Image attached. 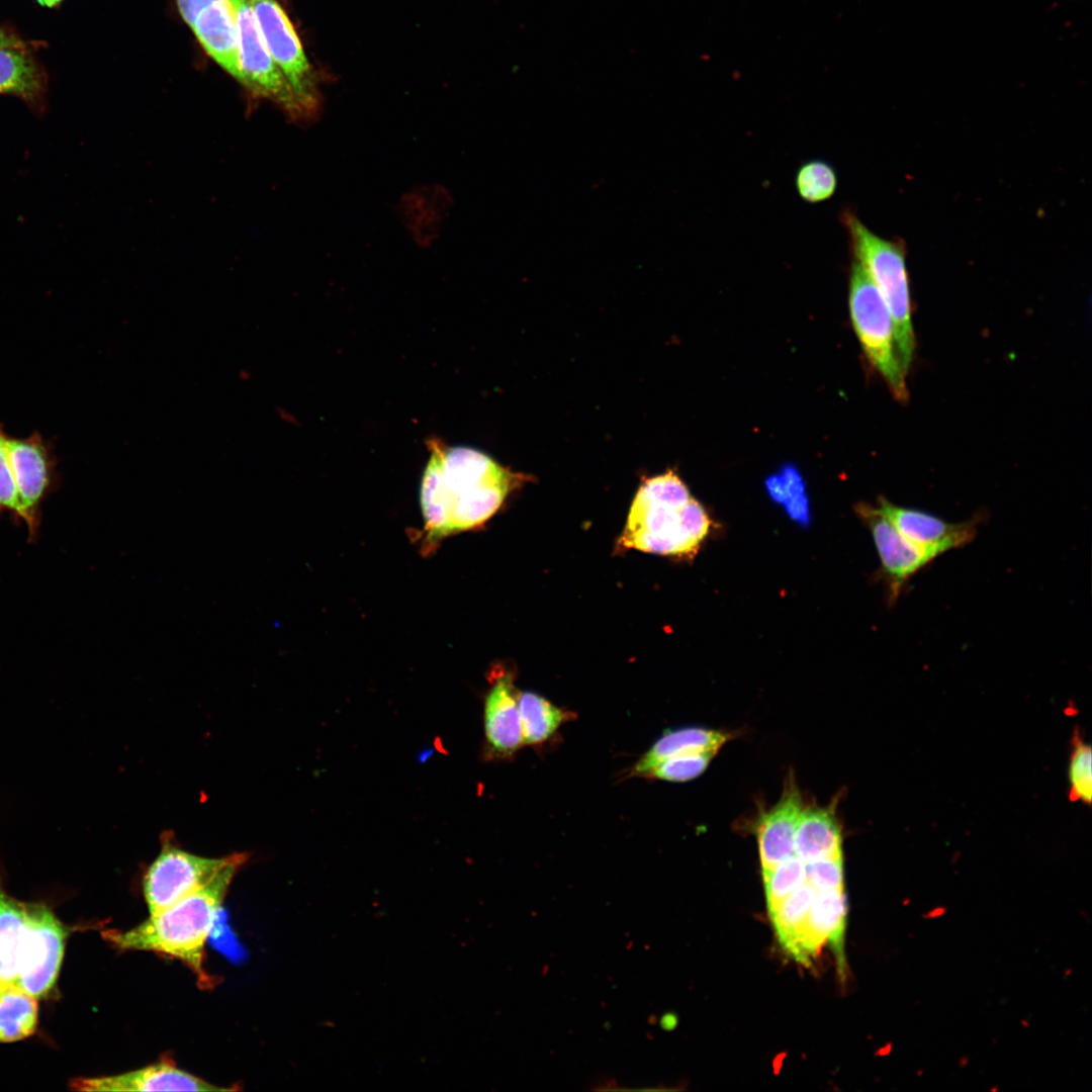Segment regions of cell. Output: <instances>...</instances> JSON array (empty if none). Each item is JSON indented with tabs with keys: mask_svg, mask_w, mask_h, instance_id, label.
Returning a JSON list of instances; mask_svg holds the SVG:
<instances>
[{
	"mask_svg": "<svg viewBox=\"0 0 1092 1092\" xmlns=\"http://www.w3.org/2000/svg\"><path fill=\"white\" fill-rule=\"evenodd\" d=\"M430 457L421 482L426 544L480 526L500 508L518 475L485 453L427 440Z\"/></svg>",
	"mask_w": 1092,
	"mask_h": 1092,
	"instance_id": "1",
	"label": "cell"
},
{
	"mask_svg": "<svg viewBox=\"0 0 1092 1092\" xmlns=\"http://www.w3.org/2000/svg\"><path fill=\"white\" fill-rule=\"evenodd\" d=\"M248 854L236 852L233 859L206 885L163 911L127 930L110 929L104 938L122 950L153 951L175 958L195 975L198 985H214L204 968L205 944L215 917L234 877L247 861Z\"/></svg>",
	"mask_w": 1092,
	"mask_h": 1092,
	"instance_id": "2",
	"label": "cell"
},
{
	"mask_svg": "<svg viewBox=\"0 0 1092 1092\" xmlns=\"http://www.w3.org/2000/svg\"><path fill=\"white\" fill-rule=\"evenodd\" d=\"M711 520L673 471L647 478L630 508L621 544L648 553L694 555Z\"/></svg>",
	"mask_w": 1092,
	"mask_h": 1092,
	"instance_id": "3",
	"label": "cell"
},
{
	"mask_svg": "<svg viewBox=\"0 0 1092 1092\" xmlns=\"http://www.w3.org/2000/svg\"><path fill=\"white\" fill-rule=\"evenodd\" d=\"M841 222L847 232L853 259L867 271L890 310L897 353L907 373L915 350V336L905 245L898 240L879 237L849 209L841 212Z\"/></svg>",
	"mask_w": 1092,
	"mask_h": 1092,
	"instance_id": "4",
	"label": "cell"
},
{
	"mask_svg": "<svg viewBox=\"0 0 1092 1092\" xmlns=\"http://www.w3.org/2000/svg\"><path fill=\"white\" fill-rule=\"evenodd\" d=\"M850 317L864 354L898 400H906V372L897 353L894 323L880 291L855 260L849 271Z\"/></svg>",
	"mask_w": 1092,
	"mask_h": 1092,
	"instance_id": "5",
	"label": "cell"
},
{
	"mask_svg": "<svg viewBox=\"0 0 1092 1092\" xmlns=\"http://www.w3.org/2000/svg\"><path fill=\"white\" fill-rule=\"evenodd\" d=\"M256 17L266 47L296 95L306 119L321 107L316 74L288 15L276 0H246Z\"/></svg>",
	"mask_w": 1092,
	"mask_h": 1092,
	"instance_id": "6",
	"label": "cell"
},
{
	"mask_svg": "<svg viewBox=\"0 0 1092 1092\" xmlns=\"http://www.w3.org/2000/svg\"><path fill=\"white\" fill-rule=\"evenodd\" d=\"M230 2L237 26L240 83L253 95L275 103L292 119L306 121L296 95L266 47L249 3L246 0Z\"/></svg>",
	"mask_w": 1092,
	"mask_h": 1092,
	"instance_id": "7",
	"label": "cell"
},
{
	"mask_svg": "<svg viewBox=\"0 0 1092 1092\" xmlns=\"http://www.w3.org/2000/svg\"><path fill=\"white\" fill-rule=\"evenodd\" d=\"M66 937L65 925L47 905L25 902L16 984L37 999L48 996L60 972Z\"/></svg>",
	"mask_w": 1092,
	"mask_h": 1092,
	"instance_id": "8",
	"label": "cell"
},
{
	"mask_svg": "<svg viewBox=\"0 0 1092 1092\" xmlns=\"http://www.w3.org/2000/svg\"><path fill=\"white\" fill-rule=\"evenodd\" d=\"M234 854L205 857L164 841L161 852L144 876L143 890L149 913H159L206 885Z\"/></svg>",
	"mask_w": 1092,
	"mask_h": 1092,
	"instance_id": "9",
	"label": "cell"
},
{
	"mask_svg": "<svg viewBox=\"0 0 1092 1092\" xmlns=\"http://www.w3.org/2000/svg\"><path fill=\"white\" fill-rule=\"evenodd\" d=\"M7 452L18 492L20 520L33 540L40 526L41 504L56 482V457L38 433L26 438L8 436Z\"/></svg>",
	"mask_w": 1092,
	"mask_h": 1092,
	"instance_id": "10",
	"label": "cell"
},
{
	"mask_svg": "<svg viewBox=\"0 0 1092 1092\" xmlns=\"http://www.w3.org/2000/svg\"><path fill=\"white\" fill-rule=\"evenodd\" d=\"M876 509L907 541L933 559L970 543L980 520L950 523L922 510L894 505L885 497L879 498Z\"/></svg>",
	"mask_w": 1092,
	"mask_h": 1092,
	"instance_id": "11",
	"label": "cell"
},
{
	"mask_svg": "<svg viewBox=\"0 0 1092 1092\" xmlns=\"http://www.w3.org/2000/svg\"><path fill=\"white\" fill-rule=\"evenodd\" d=\"M846 913L847 902L843 888L817 891L797 938L786 951L796 962L808 966L820 948L830 942L838 967L842 970Z\"/></svg>",
	"mask_w": 1092,
	"mask_h": 1092,
	"instance_id": "12",
	"label": "cell"
},
{
	"mask_svg": "<svg viewBox=\"0 0 1092 1092\" xmlns=\"http://www.w3.org/2000/svg\"><path fill=\"white\" fill-rule=\"evenodd\" d=\"M483 724L485 760L510 759L524 745L519 694L511 672L493 678L484 700Z\"/></svg>",
	"mask_w": 1092,
	"mask_h": 1092,
	"instance_id": "13",
	"label": "cell"
},
{
	"mask_svg": "<svg viewBox=\"0 0 1092 1092\" xmlns=\"http://www.w3.org/2000/svg\"><path fill=\"white\" fill-rule=\"evenodd\" d=\"M71 1088L81 1091H233L235 1087H218L193 1074L179 1069L171 1058H163L147 1067L118 1075L76 1078Z\"/></svg>",
	"mask_w": 1092,
	"mask_h": 1092,
	"instance_id": "14",
	"label": "cell"
},
{
	"mask_svg": "<svg viewBox=\"0 0 1092 1092\" xmlns=\"http://www.w3.org/2000/svg\"><path fill=\"white\" fill-rule=\"evenodd\" d=\"M856 511L872 533L890 600L895 601L909 578L933 558L907 541L876 508L859 504Z\"/></svg>",
	"mask_w": 1092,
	"mask_h": 1092,
	"instance_id": "15",
	"label": "cell"
},
{
	"mask_svg": "<svg viewBox=\"0 0 1092 1092\" xmlns=\"http://www.w3.org/2000/svg\"><path fill=\"white\" fill-rule=\"evenodd\" d=\"M802 810L800 792L791 783L780 801L759 818L756 835L762 871L771 870L795 853L794 840Z\"/></svg>",
	"mask_w": 1092,
	"mask_h": 1092,
	"instance_id": "16",
	"label": "cell"
},
{
	"mask_svg": "<svg viewBox=\"0 0 1092 1092\" xmlns=\"http://www.w3.org/2000/svg\"><path fill=\"white\" fill-rule=\"evenodd\" d=\"M189 27L208 56L241 82L237 26L230 0H214L202 7Z\"/></svg>",
	"mask_w": 1092,
	"mask_h": 1092,
	"instance_id": "17",
	"label": "cell"
},
{
	"mask_svg": "<svg viewBox=\"0 0 1092 1092\" xmlns=\"http://www.w3.org/2000/svg\"><path fill=\"white\" fill-rule=\"evenodd\" d=\"M730 735L702 727H685L664 732L631 768V776L646 777L659 762L680 754L718 750Z\"/></svg>",
	"mask_w": 1092,
	"mask_h": 1092,
	"instance_id": "18",
	"label": "cell"
},
{
	"mask_svg": "<svg viewBox=\"0 0 1092 1092\" xmlns=\"http://www.w3.org/2000/svg\"><path fill=\"white\" fill-rule=\"evenodd\" d=\"M794 852L805 862L842 855L841 830L833 809L802 810L795 834Z\"/></svg>",
	"mask_w": 1092,
	"mask_h": 1092,
	"instance_id": "19",
	"label": "cell"
},
{
	"mask_svg": "<svg viewBox=\"0 0 1092 1092\" xmlns=\"http://www.w3.org/2000/svg\"><path fill=\"white\" fill-rule=\"evenodd\" d=\"M46 90L44 75L21 42L0 46V93L38 102Z\"/></svg>",
	"mask_w": 1092,
	"mask_h": 1092,
	"instance_id": "20",
	"label": "cell"
},
{
	"mask_svg": "<svg viewBox=\"0 0 1092 1092\" xmlns=\"http://www.w3.org/2000/svg\"><path fill=\"white\" fill-rule=\"evenodd\" d=\"M3 874L0 860V986L17 982L18 958L25 925V902L6 892Z\"/></svg>",
	"mask_w": 1092,
	"mask_h": 1092,
	"instance_id": "21",
	"label": "cell"
},
{
	"mask_svg": "<svg viewBox=\"0 0 1092 1092\" xmlns=\"http://www.w3.org/2000/svg\"><path fill=\"white\" fill-rule=\"evenodd\" d=\"M519 712L523 743L532 746L547 742L564 723L574 718L572 712L532 692L519 694Z\"/></svg>",
	"mask_w": 1092,
	"mask_h": 1092,
	"instance_id": "22",
	"label": "cell"
},
{
	"mask_svg": "<svg viewBox=\"0 0 1092 1092\" xmlns=\"http://www.w3.org/2000/svg\"><path fill=\"white\" fill-rule=\"evenodd\" d=\"M37 1021V998L17 984L0 986V1042H13L32 1035Z\"/></svg>",
	"mask_w": 1092,
	"mask_h": 1092,
	"instance_id": "23",
	"label": "cell"
},
{
	"mask_svg": "<svg viewBox=\"0 0 1092 1092\" xmlns=\"http://www.w3.org/2000/svg\"><path fill=\"white\" fill-rule=\"evenodd\" d=\"M816 894L817 890L805 881L769 912L778 940L785 950L797 938Z\"/></svg>",
	"mask_w": 1092,
	"mask_h": 1092,
	"instance_id": "24",
	"label": "cell"
},
{
	"mask_svg": "<svg viewBox=\"0 0 1092 1092\" xmlns=\"http://www.w3.org/2000/svg\"><path fill=\"white\" fill-rule=\"evenodd\" d=\"M795 186L799 196L805 202H823L830 199L837 190V173L826 161L809 160L798 168Z\"/></svg>",
	"mask_w": 1092,
	"mask_h": 1092,
	"instance_id": "25",
	"label": "cell"
},
{
	"mask_svg": "<svg viewBox=\"0 0 1092 1092\" xmlns=\"http://www.w3.org/2000/svg\"><path fill=\"white\" fill-rule=\"evenodd\" d=\"M768 913L806 881L805 861L795 853L768 871H762Z\"/></svg>",
	"mask_w": 1092,
	"mask_h": 1092,
	"instance_id": "26",
	"label": "cell"
},
{
	"mask_svg": "<svg viewBox=\"0 0 1092 1092\" xmlns=\"http://www.w3.org/2000/svg\"><path fill=\"white\" fill-rule=\"evenodd\" d=\"M1072 754L1070 757V794L1072 801H1082L1089 805L1092 794V752L1091 747L1075 730L1072 740Z\"/></svg>",
	"mask_w": 1092,
	"mask_h": 1092,
	"instance_id": "27",
	"label": "cell"
},
{
	"mask_svg": "<svg viewBox=\"0 0 1092 1092\" xmlns=\"http://www.w3.org/2000/svg\"><path fill=\"white\" fill-rule=\"evenodd\" d=\"M717 752H691L669 757L655 765L645 778L687 782L702 775Z\"/></svg>",
	"mask_w": 1092,
	"mask_h": 1092,
	"instance_id": "28",
	"label": "cell"
},
{
	"mask_svg": "<svg viewBox=\"0 0 1092 1092\" xmlns=\"http://www.w3.org/2000/svg\"><path fill=\"white\" fill-rule=\"evenodd\" d=\"M806 882L817 891L843 888L842 855L824 856L805 862Z\"/></svg>",
	"mask_w": 1092,
	"mask_h": 1092,
	"instance_id": "29",
	"label": "cell"
},
{
	"mask_svg": "<svg viewBox=\"0 0 1092 1092\" xmlns=\"http://www.w3.org/2000/svg\"><path fill=\"white\" fill-rule=\"evenodd\" d=\"M7 437L0 425V515L10 512L20 520L18 492L13 478L7 452Z\"/></svg>",
	"mask_w": 1092,
	"mask_h": 1092,
	"instance_id": "30",
	"label": "cell"
},
{
	"mask_svg": "<svg viewBox=\"0 0 1092 1092\" xmlns=\"http://www.w3.org/2000/svg\"><path fill=\"white\" fill-rule=\"evenodd\" d=\"M784 508L786 514L797 524L806 527L810 523V506L807 493L789 498Z\"/></svg>",
	"mask_w": 1092,
	"mask_h": 1092,
	"instance_id": "31",
	"label": "cell"
},
{
	"mask_svg": "<svg viewBox=\"0 0 1092 1092\" xmlns=\"http://www.w3.org/2000/svg\"><path fill=\"white\" fill-rule=\"evenodd\" d=\"M788 489L789 498L806 493V484L799 469L791 463H786L780 469Z\"/></svg>",
	"mask_w": 1092,
	"mask_h": 1092,
	"instance_id": "32",
	"label": "cell"
},
{
	"mask_svg": "<svg viewBox=\"0 0 1092 1092\" xmlns=\"http://www.w3.org/2000/svg\"><path fill=\"white\" fill-rule=\"evenodd\" d=\"M764 487L770 499L778 505L784 506L788 500L789 494L787 485L780 471L775 472L765 478Z\"/></svg>",
	"mask_w": 1092,
	"mask_h": 1092,
	"instance_id": "33",
	"label": "cell"
},
{
	"mask_svg": "<svg viewBox=\"0 0 1092 1092\" xmlns=\"http://www.w3.org/2000/svg\"><path fill=\"white\" fill-rule=\"evenodd\" d=\"M18 42H20V41L17 40L16 38L12 37L9 34L7 35L6 33L0 31V46L14 44V43H18Z\"/></svg>",
	"mask_w": 1092,
	"mask_h": 1092,
	"instance_id": "34",
	"label": "cell"
},
{
	"mask_svg": "<svg viewBox=\"0 0 1092 1092\" xmlns=\"http://www.w3.org/2000/svg\"><path fill=\"white\" fill-rule=\"evenodd\" d=\"M238 378L241 381H249L252 378V372L248 369H241L238 372Z\"/></svg>",
	"mask_w": 1092,
	"mask_h": 1092,
	"instance_id": "35",
	"label": "cell"
},
{
	"mask_svg": "<svg viewBox=\"0 0 1092 1092\" xmlns=\"http://www.w3.org/2000/svg\"><path fill=\"white\" fill-rule=\"evenodd\" d=\"M62 1H63V0H37V2H38V3H39V4L41 5V6H44V7H49V8H52V7H55V6H57V5H58V4H60V3L62 2Z\"/></svg>",
	"mask_w": 1092,
	"mask_h": 1092,
	"instance_id": "36",
	"label": "cell"
},
{
	"mask_svg": "<svg viewBox=\"0 0 1092 1092\" xmlns=\"http://www.w3.org/2000/svg\"><path fill=\"white\" fill-rule=\"evenodd\" d=\"M672 1020L673 1019H672V1017L670 1015L669 1016L665 1015L664 1017H662V1019H661L662 1028H665V1029L666 1028H671L672 1027Z\"/></svg>",
	"mask_w": 1092,
	"mask_h": 1092,
	"instance_id": "37",
	"label": "cell"
}]
</instances>
